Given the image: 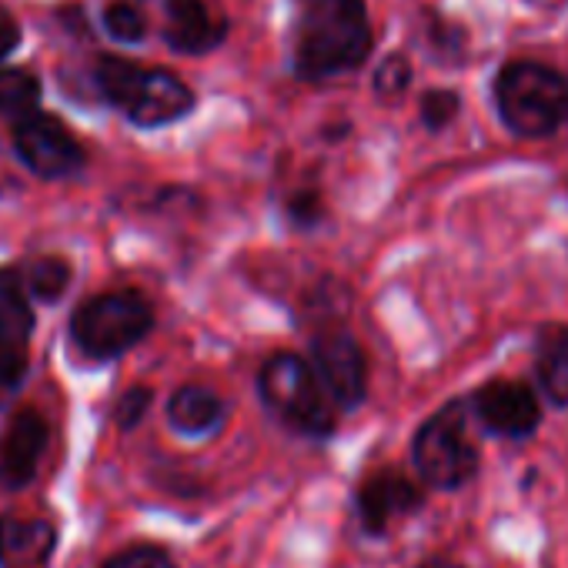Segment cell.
Returning <instances> with one entry per match:
<instances>
[{"instance_id":"1","label":"cell","mask_w":568,"mask_h":568,"mask_svg":"<svg viewBox=\"0 0 568 568\" xmlns=\"http://www.w3.org/2000/svg\"><path fill=\"white\" fill-rule=\"evenodd\" d=\"M372 54V24L365 0H302L295 74L328 81L365 64Z\"/></svg>"},{"instance_id":"2","label":"cell","mask_w":568,"mask_h":568,"mask_svg":"<svg viewBox=\"0 0 568 568\" xmlns=\"http://www.w3.org/2000/svg\"><path fill=\"white\" fill-rule=\"evenodd\" d=\"M257 392L264 408L292 432L318 442L335 435V402L318 382L312 362L298 358L295 352H277L264 362Z\"/></svg>"},{"instance_id":"3","label":"cell","mask_w":568,"mask_h":568,"mask_svg":"<svg viewBox=\"0 0 568 568\" xmlns=\"http://www.w3.org/2000/svg\"><path fill=\"white\" fill-rule=\"evenodd\" d=\"M495 101L505 128L518 138H548L568 124V81L538 61L505 64L495 78Z\"/></svg>"},{"instance_id":"4","label":"cell","mask_w":568,"mask_h":568,"mask_svg":"<svg viewBox=\"0 0 568 568\" xmlns=\"http://www.w3.org/2000/svg\"><path fill=\"white\" fill-rule=\"evenodd\" d=\"M154 328V312L138 292H108L84 302L71 318V342L88 362L128 355Z\"/></svg>"},{"instance_id":"5","label":"cell","mask_w":568,"mask_h":568,"mask_svg":"<svg viewBox=\"0 0 568 568\" xmlns=\"http://www.w3.org/2000/svg\"><path fill=\"white\" fill-rule=\"evenodd\" d=\"M412 458L425 485L455 491L478 471V448L468 438L465 405L452 402L442 412H435L412 442Z\"/></svg>"},{"instance_id":"6","label":"cell","mask_w":568,"mask_h":568,"mask_svg":"<svg viewBox=\"0 0 568 568\" xmlns=\"http://www.w3.org/2000/svg\"><path fill=\"white\" fill-rule=\"evenodd\" d=\"M14 151L38 178L61 181L74 178L84 168V148L78 144L74 131L44 111H31L14 128Z\"/></svg>"},{"instance_id":"7","label":"cell","mask_w":568,"mask_h":568,"mask_svg":"<svg viewBox=\"0 0 568 568\" xmlns=\"http://www.w3.org/2000/svg\"><path fill=\"white\" fill-rule=\"evenodd\" d=\"M312 368L335 408L355 412L368 395V362L362 345L345 328H325L312 342Z\"/></svg>"},{"instance_id":"8","label":"cell","mask_w":568,"mask_h":568,"mask_svg":"<svg viewBox=\"0 0 568 568\" xmlns=\"http://www.w3.org/2000/svg\"><path fill=\"white\" fill-rule=\"evenodd\" d=\"M471 412L485 432L501 438H528L538 422L541 408L528 385L521 382H488L471 395Z\"/></svg>"},{"instance_id":"9","label":"cell","mask_w":568,"mask_h":568,"mask_svg":"<svg viewBox=\"0 0 568 568\" xmlns=\"http://www.w3.org/2000/svg\"><path fill=\"white\" fill-rule=\"evenodd\" d=\"M51 442V425L41 412L21 408L4 435H0V485L8 491H21L38 478L41 458Z\"/></svg>"},{"instance_id":"10","label":"cell","mask_w":568,"mask_h":568,"mask_svg":"<svg viewBox=\"0 0 568 568\" xmlns=\"http://www.w3.org/2000/svg\"><path fill=\"white\" fill-rule=\"evenodd\" d=\"M422 501H425L422 498V488L412 478H405V475H398L392 468L368 475L358 485V495H355L358 521H362V528L368 535H385L392 528V521L418 511Z\"/></svg>"},{"instance_id":"11","label":"cell","mask_w":568,"mask_h":568,"mask_svg":"<svg viewBox=\"0 0 568 568\" xmlns=\"http://www.w3.org/2000/svg\"><path fill=\"white\" fill-rule=\"evenodd\" d=\"M191 111H194V94L178 74L161 68H144L124 118L138 128H164L187 118Z\"/></svg>"},{"instance_id":"12","label":"cell","mask_w":568,"mask_h":568,"mask_svg":"<svg viewBox=\"0 0 568 568\" xmlns=\"http://www.w3.org/2000/svg\"><path fill=\"white\" fill-rule=\"evenodd\" d=\"M227 34V21L214 14L204 0H168L164 4V41L168 48L204 58Z\"/></svg>"},{"instance_id":"13","label":"cell","mask_w":568,"mask_h":568,"mask_svg":"<svg viewBox=\"0 0 568 568\" xmlns=\"http://www.w3.org/2000/svg\"><path fill=\"white\" fill-rule=\"evenodd\" d=\"M58 548V528L44 518H0V568H48Z\"/></svg>"},{"instance_id":"14","label":"cell","mask_w":568,"mask_h":568,"mask_svg":"<svg viewBox=\"0 0 568 568\" xmlns=\"http://www.w3.org/2000/svg\"><path fill=\"white\" fill-rule=\"evenodd\" d=\"M224 398L204 385H184L168 398V425L184 438H204L224 425Z\"/></svg>"},{"instance_id":"15","label":"cell","mask_w":568,"mask_h":568,"mask_svg":"<svg viewBox=\"0 0 568 568\" xmlns=\"http://www.w3.org/2000/svg\"><path fill=\"white\" fill-rule=\"evenodd\" d=\"M34 335V308L14 267H0V352L24 355Z\"/></svg>"},{"instance_id":"16","label":"cell","mask_w":568,"mask_h":568,"mask_svg":"<svg viewBox=\"0 0 568 568\" xmlns=\"http://www.w3.org/2000/svg\"><path fill=\"white\" fill-rule=\"evenodd\" d=\"M538 378L545 395L568 408V325L548 328L538 342Z\"/></svg>"},{"instance_id":"17","label":"cell","mask_w":568,"mask_h":568,"mask_svg":"<svg viewBox=\"0 0 568 568\" xmlns=\"http://www.w3.org/2000/svg\"><path fill=\"white\" fill-rule=\"evenodd\" d=\"M18 271V281H21V288L28 292V298L34 302H58L64 292H68V284H71V264L58 254H41V257H31L24 261Z\"/></svg>"},{"instance_id":"18","label":"cell","mask_w":568,"mask_h":568,"mask_svg":"<svg viewBox=\"0 0 568 568\" xmlns=\"http://www.w3.org/2000/svg\"><path fill=\"white\" fill-rule=\"evenodd\" d=\"M41 104V78L28 68L0 64V114L24 118Z\"/></svg>"},{"instance_id":"19","label":"cell","mask_w":568,"mask_h":568,"mask_svg":"<svg viewBox=\"0 0 568 568\" xmlns=\"http://www.w3.org/2000/svg\"><path fill=\"white\" fill-rule=\"evenodd\" d=\"M104 31L121 41V44H141L148 38V18L138 4H128V0H118V4L104 8Z\"/></svg>"},{"instance_id":"20","label":"cell","mask_w":568,"mask_h":568,"mask_svg":"<svg viewBox=\"0 0 568 568\" xmlns=\"http://www.w3.org/2000/svg\"><path fill=\"white\" fill-rule=\"evenodd\" d=\"M101 568H178V561L171 558L168 548L151 545V541H141V545H131V548L118 551Z\"/></svg>"},{"instance_id":"21","label":"cell","mask_w":568,"mask_h":568,"mask_svg":"<svg viewBox=\"0 0 568 568\" xmlns=\"http://www.w3.org/2000/svg\"><path fill=\"white\" fill-rule=\"evenodd\" d=\"M284 214H288V221H292L295 227L312 231V227H318L322 217H325V201H322L318 191L302 187V191H295V194L288 197V204H284Z\"/></svg>"},{"instance_id":"22","label":"cell","mask_w":568,"mask_h":568,"mask_svg":"<svg viewBox=\"0 0 568 568\" xmlns=\"http://www.w3.org/2000/svg\"><path fill=\"white\" fill-rule=\"evenodd\" d=\"M408 84H412V64H408V58L405 54H388L378 64V71H375V91L382 98H398V94L408 91Z\"/></svg>"},{"instance_id":"23","label":"cell","mask_w":568,"mask_h":568,"mask_svg":"<svg viewBox=\"0 0 568 568\" xmlns=\"http://www.w3.org/2000/svg\"><path fill=\"white\" fill-rule=\"evenodd\" d=\"M151 402H154V392H151L148 385H134V388H128V392L118 398V405H114V422H118V428H121V432L138 428V425L144 422V415H148Z\"/></svg>"},{"instance_id":"24","label":"cell","mask_w":568,"mask_h":568,"mask_svg":"<svg viewBox=\"0 0 568 568\" xmlns=\"http://www.w3.org/2000/svg\"><path fill=\"white\" fill-rule=\"evenodd\" d=\"M458 108H462V101L455 91H428L422 98V121H425V128L442 131L458 118Z\"/></svg>"},{"instance_id":"25","label":"cell","mask_w":568,"mask_h":568,"mask_svg":"<svg viewBox=\"0 0 568 568\" xmlns=\"http://www.w3.org/2000/svg\"><path fill=\"white\" fill-rule=\"evenodd\" d=\"M28 378V355H8L0 352V408H4Z\"/></svg>"},{"instance_id":"26","label":"cell","mask_w":568,"mask_h":568,"mask_svg":"<svg viewBox=\"0 0 568 568\" xmlns=\"http://www.w3.org/2000/svg\"><path fill=\"white\" fill-rule=\"evenodd\" d=\"M18 48H21V24L14 21V14L4 4H0V64H4Z\"/></svg>"},{"instance_id":"27","label":"cell","mask_w":568,"mask_h":568,"mask_svg":"<svg viewBox=\"0 0 568 568\" xmlns=\"http://www.w3.org/2000/svg\"><path fill=\"white\" fill-rule=\"evenodd\" d=\"M422 568H462L458 561H452V558H428Z\"/></svg>"},{"instance_id":"28","label":"cell","mask_w":568,"mask_h":568,"mask_svg":"<svg viewBox=\"0 0 568 568\" xmlns=\"http://www.w3.org/2000/svg\"><path fill=\"white\" fill-rule=\"evenodd\" d=\"M535 8H545V11H551V8H565L568 0H531Z\"/></svg>"}]
</instances>
